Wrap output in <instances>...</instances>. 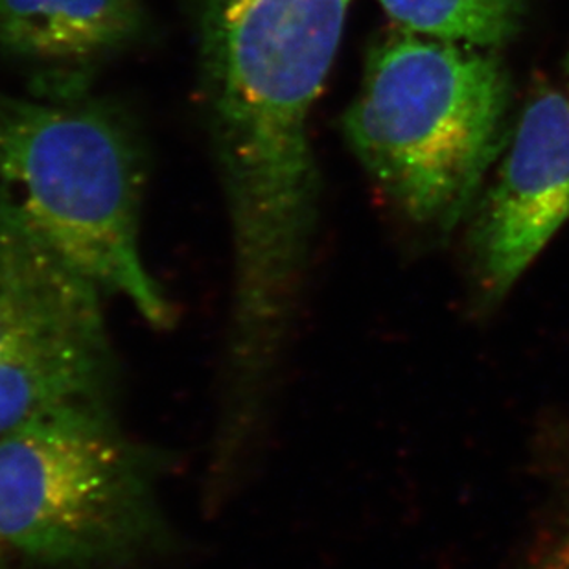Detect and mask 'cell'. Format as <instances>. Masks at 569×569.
Wrapping results in <instances>:
<instances>
[{"instance_id":"8992f818","label":"cell","mask_w":569,"mask_h":569,"mask_svg":"<svg viewBox=\"0 0 569 569\" xmlns=\"http://www.w3.org/2000/svg\"><path fill=\"white\" fill-rule=\"evenodd\" d=\"M144 32L142 0H0V54L36 70L32 89L89 87Z\"/></svg>"},{"instance_id":"6da1fadb","label":"cell","mask_w":569,"mask_h":569,"mask_svg":"<svg viewBox=\"0 0 569 569\" xmlns=\"http://www.w3.org/2000/svg\"><path fill=\"white\" fill-rule=\"evenodd\" d=\"M352 0H198L199 76L231 221L220 419L262 428L316 223L310 114Z\"/></svg>"},{"instance_id":"277c9868","label":"cell","mask_w":569,"mask_h":569,"mask_svg":"<svg viewBox=\"0 0 569 569\" xmlns=\"http://www.w3.org/2000/svg\"><path fill=\"white\" fill-rule=\"evenodd\" d=\"M157 451L114 408L67 409L0 437V546L60 568L122 565L168 542Z\"/></svg>"},{"instance_id":"7a4b0ae2","label":"cell","mask_w":569,"mask_h":569,"mask_svg":"<svg viewBox=\"0 0 569 569\" xmlns=\"http://www.w3.org/2000/svg\"><path fill=\"white\" fill-rule=\"evenodd\" d=\"M30 91H0V184L102 293L170 327L172 302L140 254L146 157L131 120L89 87Z\"/></svg>"},{"instance_id":"3957f363","label":"cell","mask_w":569,"mask_h":569,"mask_svg":"<svg viewBox=\"0 0 569 569\" xmlns=\"http://www.w3.org/2000/svg\"><path fill=\"white\" fill-rule=\"evenodd\" d=\"M509 100L507 72L485 50L398 28L372 44L345 139L403 216L450 229L506 144Z\"/></svg>"},{"instance_id":"7c38bea8","label":"cell","mask_w":569,"mask_h":569,"mask_svg":"<svg viewBox=\"0 0 569 569\" xmlns=\"http://www.w3.org/2000/svg\"><path fill=\"white\" fill-rule=\"evenodd\" d=\"M566 72H568V80H569V52H568V60H566Z\"/></svg>"},{"instance_id":"52a82bcc","label":"cell","mask_w":569,"mask_h":569,"mask_svg":"<svg viewBox=\"0 0 569 569\" xmlns=\"http://www.w3.org/2000/svg\"><path fill=\"white\" fill-rule=\"evenodd\" d=\"M106 322L102 291L28 220L0 184V352L64 328Z\"/></svg>"},{"instance_id":"30bf717a","label":"cell","mask_w":569,"mask_h":569,"mask_svg":"<svg viewBox=\"0 0 569 569\" xmlns=\"http://www.w3.org/2000/svg\"><path fill=\"white\" fill-rule=\"evenodd\" d=\"M4 551L6 549L0 546V569H6Z\"/></svg>"},{"instance_id":"5b68a950","label":"cell","mask_w":569,"mask_h":569,"mask_svg":"<svg viewBox=\"0 0 569 569\" xmlns=\"http://www.w3.org/2000/svg\"><path fill=\"white\" fill-rule=\"evenodd\" d=\"M568 220L569 98L542 83L479 204L473 251L487 290L503 296Z\"/></svg>"},{"instance_id":"9c48e42d","label":"cell","mask_w":569,"mask_h":569,"mask_svg":"<svg viewBox=\"0 0 569 569\" xmlns=\"http://www.w3.org/2000/svg\"><path fill=\"white\" fill-rule=\"evenodd\" d=\"M400 30L473 49H498L521 28L526 0H378Z\"/></svg>"},{"instance_id":"8fae6325","label":"cell","mask_w":569,"mask_h":569,"mask_svg":"<svg viewBox=\"0 0 569 569\" xmlns=\"http://www.w3.org/2000/svg\"><path fill=\"white\" fill-rule=\"evenodd\" d=\"M553 569H569V559L562 560V562H559V566H555Z\"/></svg>"},{"instance_id":"ba28073f","label":"cell","mask_w":569,"mask_h":569,"mask_svg":"<svg viewBox=\"0 0 569 569\" xmlns=\"http://www.w3.org/2000/svg\"><path fill=\"white\" fill-rule=\"evenodd\" d=\"M106 322L44 333L0 352V437L67 409L114 408Z\"/></svg>"}]
</instances>
